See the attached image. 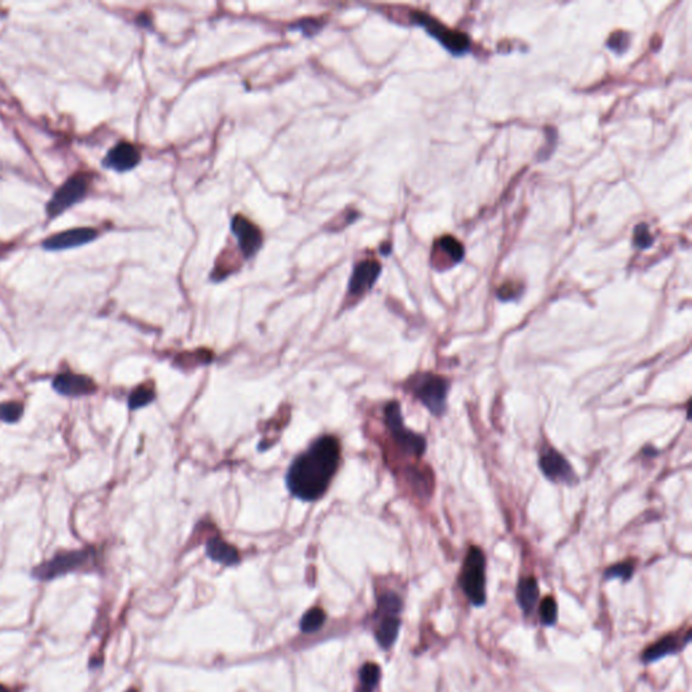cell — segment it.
Here are the masks:
<instances>
[{
	"mask_svg": "<svg viewBox=\"0 0 692 692\" xmlns=\"http://www.w3.org/2000/svg\"><path fill=\"white\" fill-rule=\"evenodd\" d=\"M340 466L338 438L330 434L321 435L289 466L285 476L288 491L303 502H315L325 495Z\"/></svg>",
	"mask_w": 692,
	"mask_h": 692,
	"instance_id": "obj_1",
	"label": "cell"
},
{
	"mask_svg": "<svg viewBox=\"0 0 692 692\" xmlns=\"http://www.w3.org/2000/svg\"><path fill=\"white\" fill-rule=\"evenodd\" d=\"M96 564L98 553L94 548L59 552L50 560L43 561L31 570V576L41 582H49L71 572L94 570Z\"/></svg>",
	"mask_w": 692,
	"mask_h": 692,
	"instance_id": "obj_2",
	"label": "cell"
},
{
	"mask_svg": "<svg viewBox=\"0 0 692 692\" xmlns=\"http://www.w3.org/2000/svg\"><path fill=\"white\" fill-rule=\"evenodd\" d=\"M459 584L475 607H482L486 603V556L480 548H469Z\"/></svg>",
	"mask_w": 692,
	"mask_h": 692,
	"instance_id": "obj_3",
	"label": "cell"
},
{
	"mask_svg": "<svg viewBox=\"0 0 692 692\" xmlns=\"http://www.w3.org/2000/svg\"><path fill=\"white\" fill-rule=\"evenodd\" d=\"M408 387L431 414L441 417L445 412L449 389L447 379L434 373H419L410 380Z\"/></svg>",
	"mask_w": 692,
	"mask_h": 692,
	"instance_id": "obj_4",
	"label": "cell"
},
{
	"mask_svg": "<svg viewBox=\"0 0 692 692\" xmlns=\"http://www.w3.org/2000/svg\"><path fill=\"white\" fill-rule=\"evenodd\" d=\"M386 424L391 437L399 450L405 454L421 457L426 450V441L422 435L408 430L402 418L401 406L396 401L389 402L386 408Z\"/></svg>",
	"mask_w": 692,
	"mask_h": 692,
	"instance_id": "obj_5",
	"label": "cell"
},
{
	"mask_svg": "<svg viewBox=\"0 0 692 692\" xmlns=\"http://www.w3.org/2000/svg\"><path fill=\"white\" fill-rule=\"evenodd\" d=\"M89 187L88 175L76 173L69 178L62 187L53 194L50 202L46 207V212L49 218H57L65 210L72 207L73 204L79 203L85 198Z\"/></svg>",
	"mask_w": 692,
	"mask_h": 692,
	"instance_id": "obj_6",
	"label": "cell"
},
{
	"mask_svg": "<svg viewBox=\"0 0 692 692\" xmlns=\"http://www.w3.org/2000/svg\"><path fill=\"white\" fill-rule=\"evenodd\" d=\"M540 468L542 473L554 483L573 484L576 476L568 460L556 449H547L540 457Z\"/></svg>",
	"mask_w": 692,
	"mask_h": 692,
	"instance_id": "obj_7",
	"label": "cell"
},
{
	"mask_svg": "<svg viewBox=\"0 0 692 692\" xmlns=\"http://www.w3.org/2000/svg\"><path fill=\"white\" fill-rule=\"evenodd\" d=\"M231 231L237 237L240 249L246 259L254 256L263 245V233L260 229L240 214L231 219Z\"/></svg>",
	"mask_w": 692,
	"mask_h": 692,
	"instance_id": "obj_8",
	"label": "cell"
},
{
	"mask_svg": "<svg viewBox=\"0 0 692 692\" xmlns=\"http://www.w3.org/2000/svg\"><path fill=\"white\" fill-rule=\"evenodd\" d=\"M690 642H691V629L690 628L686 630L684 635L679 634V633L668 634V635L660 638L658 641H656L654 644H651V647H648L644 651L642 661L645 664L658 661L667 656L676 654V653L683 651V648H686Z\"/></svg>",
	"mask_w": 692,
	"mask_h": 692,
	"instance_id": "obj_9",
	"label": "cell"
},
{
	"mask_svg": "<svg viewBox=\"0 0 692 692\" xmlns=\"http://www.w3.org/2000/svg\"><path fill=\"white\" fill-rule=\"evenodd\" d=\"M382 265L376 260L360 261L353 269L349 282V295L353 298H360L361 295H364L377 280Z\"/></svg>",
	"mask_w": 692,
	"mask_h": 692,
	"instance_id": "obj_10",
	"label": "cell"
},
{
	"mask_svg": "<svg viewBox=\"0 0 692 692\" xmlns=\"http://www.w3.org/2000/svg\"><path fill=\"white\" fill-rule=\"evenodd\" d=\"M98 236V231L91 227H78L65 230L59 234L50 236L43 241L42 246L46 250H64L69 247H76L82 245L92 243Z\"/></svg>",
	"mask_w": 692,
	"mask_h": 692,
	"instance_id": "obj_11",
	"label": "cell"
},
{
	"mask_svg": "<svg viewBox=\"0 0 692 692\" xmlns=\"http://www.w3.org/2000/svg\"><path fill=\"white\" fill-rule=\"evenodd\" d=\"M53 387L65 396H85L96 391V384L91 377L72 372L60 373L53 380Z\"/></svg>",
	"mask_w": 692,
	"mask_h": 692,
	"instance_id": "obj_12",
	"label": "cell"
},
{
	"mask_svg": "<svg viewBox=\"0 0 692 692\" xmlns=\"http://www.w3.org/2000/svg\"><path fill=\"white\" fill-rule=\"evenodd\" d=\"M141 160L140 150L129 143H117L103 160V165L117 172H126L137 166Z\"/></svg>",
	"mask_w": 692,
	"mask_h": 692,
	"instance_id": "obj_13",
	"label": "cell"
},
{
	"mask_svg": "<svg viewBox=\"0 0 692 692\" xmlns=\"http://www.w3.org/2000/svg\"><path fill=\"white\" fill-rule=\"evenodd\" d=\"M414 21L419 23V24H424L428 29V33L433 34L440 41L444 42V45L448 48L450 52L460 55V53H464L468 49L469 41L466 36L453 34L452 31L445 30V27L438 26L435 23V21L430 20L426 15H424V14H415L414 15Z\"/></svg>",
	"mask_w": 692,
	"mask_h": 692,
	"instance_id": "obj_14",
	"label": "cell"
},
{
	"mask_svg": "<svg viewBox=\"0 0 692 692\" xmlns=\"http://www.w3.org/2000/svg\"><path fill=\"white\" fill-rule=\"evenodd\" d=\"M206 553L211 560L229 567L240 563V554L237 549L221 538H211L206 545Z\"/></svg>",
	"mask_w": 692,
	"mask_h": 692,
	"instance_id": "obj_15",
	"label": "cell"
},
{
	"mask_svg": "<svg viewBox=\"0 0 692 692\" xmlns=\"http://www.w3.org/2000/svg\"><path fill=\"white\" fill-rule=\"evenodd\" d=\"M538 599L540 589L537 580L533 576L521 579L517 586V602L521 610L525 614H529L535 607Z\"/></svg>",
	"mask_w": 692,
	"mask_h": 692,
	"instance_id": "obj_16",
	"label": "cell"
},
{
	"mask_svg": "<svg viewBox=\"0 0 692 692\" xmlns=\"http://www.w3.org/2000/svg\"><path fill=\"white\" fill-rule=\"evenodd\" d=\"M399 629H401V619L398 618V615L383 617L376 630V640L380 644V647L384 649L391 648L398 638Z\"/></svg>",
	"mask_w": 692,
	"mask_h": 692,
	"instance_id": "obj_17",
	"label": "cell"
},
{
	"mask_svg": "<svg viewBox=\"0 0 692 692\" xmlns=\"http://www.w3.org/2000/svg\"><path fill=\"white\" fill-rule=\"evenodd\" d=\"M154 391H153V387L150 386H140L138 388H136L130 398H129V406L131 410H137V408H143L146 405H149L150 402L154 401Z\"/></svg>",
	"mask_w": 692,
	"mask_h": 692,
	"instance_id": "obj_18",
	"label": "cell"
},
{
	"mask_svg": "<svg viewBox=\"0 0 692 692\" xmlns=\"http://www.w3.org/2000/svg\"><path fill=\"white\" fill-rule=\"evenodd\" d=\"M325 611L319 609V607H314L308 612H305V617L302 618V622H301V628L305 633H312V631L318 630L325 623Z\"/></svg>",
	"mask_w": 692,
	"mask_h": 692,
	"instance_id": "obj_19",
	"label": "cell"
},
{
	"mask_svg": "<svg viewBox=\"0 0 692 692\" xmlns=\"http://www.w3.org/2000/svg\"><path fill=\"white\" fill-rule=\"evenodd\" d=\"M402 610V600L401 598L394 593V592H387L384 595L380 596L379 599V612L382 614V617H386V615H398L399 612Z\"/></svg>",
	"mask_w": 692,
	"mask_h": 692,
	"instance_id": "obj_20",
	"label": "cell"
},
{
	"mask_svg": "<svg viewBox=\"0 0 692 692\" xmlns=\"http://www.w3.org/2000/svg\"><path fill=\"white\" fill-rule=\"evenodd\" d=\"M557 603L553 596H547L540 605V619L545 626H554L557 622Z\"/></svg>",
	"mask_w": 692,
	"mask_h": 692,
	"instance_id": "obj_21",
	"label": "cell"
},
{
	"mask_svg": "<svg viewBox=\"0 0 692 692\" xmlns=\"http://www.w3.org/2000/svg\"><path fill=\"white\" fill-rule=\"evenodd\" d=\"M633 573H634V563L633 561H622V563L611 565L610 568L605 570V579L606 580L619 579L622 582H628V580H630Z\"/></svg>",
	"mask_w": 692,
	"mask_h": 692,
	"instance_id": "obj_22",
	"label": "cell"
},
{
	"mask_svg": "<svg viewBox=\"0 0 692 692\" xmlns=\"http://www.w3.org/2000/svg\"><path fill=\"white\" fill-rule=\"evenodd\" d=\"M380 668L376 664H366L360 672V682L364 692H370L379 683Z\"/></svg>",
	"mask_w": 692,
	"mask_h": 692,
	"instance_id": "obj_23",
	"label": "cell"
},
{
	"mask_svg": "<svg viewBox=\"0 0 692 692\" xmlns=\"http://www.w3.org/2000/svg\"><path fill=\"white\" fill-rule=\"evenodd\" d=\"M23 414V405L20 402H7L0 405V421L3 422H17Z\"/></svg>",
	"mask_w": 692,
	"mask_h": 692,
	"instance_id": "obj_24",
	"label": "cell"
},
{
	"mask_svg": "<svg viewBox=\"0 0 692 692\" xmlns=\"http://www.w3.org/2000/svg\"><path fill=\"white\" fill-rule=\"evenodd\" d=\"M642 233H644V234H641V233H640V229L637 227V229H635V236H634V237H635V240H634V241H635V245H637V246H640V247H647L648 245L651 244V240H649V238H651V234H649V231H648V229H647V226H645V224H644V227H642Z\"/></svg>",
	"mask_w": 692,
	"mask_h": 692,
	"instance_id": "obj_25",
	"label": "cell"
},
{
	"mask_svg": "<svg viewBox=\"0 0 692 692\" xmlns=\"http://www.w3.org/2000/svg\"><path fill=\"white\" fill-rule=\"evenodd\" d=\"M0 692H15V691H13L11 689H8V687H6V686H3V684H0Z\"/></svg>",
	"mask_w": 692,
	"mask_h": 692,
	"instance_id": "obj_26",
	"label": "cell"
},
{
	"mask_svg": "<svg viewBox=\"0 0 692 692\" xmlns=\"http://www.w3.org/2000/svg\"><path fill=\"white\" fill-rule=\"evenodd\" d=\"M131 692H134V691H131Z\"/></svg>",
	"mask_w": 692,
	"mask_h": 692,
	"instance_id": "obj_27",
	"label": "cell"
}]
</instances>
